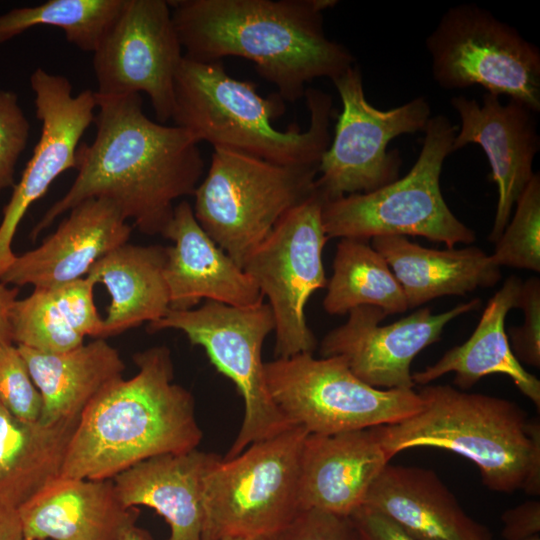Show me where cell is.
<instances>
[{
    "mask_svg": "<svg viewBox=\"0 0 540 540\" xmlns=\"http://www.w3.org/2000/svg\"><path fill=\"white\" fill-rule=\"evenodd\" d=\"M310 114L305 131H280L273 120L285 111L276 93L262 97L255 84L227 74L221 61L183 57L175 77L171 119L199 143L240 151L288 166L319 167L331 142L332 97L315 88L304 94Z\"/></svg>",
    "mask_w": 540,
    "mask_h": 540,
    "instance_id": "5",
    "label": "cell"
},
{
    "mask_svg": "<svg viewBox=\"0 0 540 540\" xmlns=\"http://www.w3.org/2000/svg\"><path fill=\"white\" fill-rule=\"evenodd\" d=\"M422 409L374 427L391 460L407 449H444L465 457L490 490L540 494V424L515 402L450 385H424Z\"/></svg>",
    "mask_w": 540,
    "mask_h": 540,
    "instance_id": "4",
    "label": "cell"
},
{
    "mask_svg": "<svg viewBox=\"0 0 540 540\" xmlns=\"http://www.w3.org/2000/svg\"><path fill=\"white\" fill-rule=\"evenodd\" d=\"M0 540H25L18 509L1 500Z\"/></svg>",
    "mask_w": 540,
    "mask_h": 540,
    "instance_id": "40",
    "label": "cell"
},
{
    "mask_svg": "<svg viewBox=\"0 0 540 540\" xmlns=\"http://www.w3.org/2000/svg\"><path fill=\"white\" fill-rule=\"evenodd\" d=\"M501 521V535L505 540H528L540 536V502H523L505 511Z\"/></svg>",
    "mask_w": 540,
    "mask_h": 540,
    "instance_id": "37",
    "label": "cell"
},
{
    "mask_svg": "<svg viewBox=\"0 0 540 540\" xmlns=\"http://www.w3.org/2000/svg\"><path fill=\"white\" fill-rule=\"evenodd\" d=\"M528 540H540V536H536V537L530 538Z\"/></svg>",
    "mask_w": 540,
    "mask_h": 540,
    "instance_id": "43",
    "label": "cell"
},
{
    "mask_svg": "<svg viewBox=\"0 0 540 540\" xmlns=\"http://www.w3.org/2000/svg\"><path fill=\"white\" fill-rule=\"evenodd\" d=\"M161 235L173 242L164 267L170 309H192L202 299L235 307L263 302L254 279L206 234L188 201L175 206Z\"/></svg>",
    "mask_w": 540,
    "mask_h": 540,
    "instance_id": "19",
    "label": "cell"
},
{
    "mask_svg": "<svg viewBox=\"0 0 540 540\" xmlns=\"http://www.w3.org/2000/svg\"><path fill=\"white\" fill-rule=\"evenodd\" d=\"M95 95V138L79 145L77 176L34 226L32 239L91 198L111 201L140 232L161 235L174 201L193 196L200 183L204 161L187 130L148 118L140 94Z\"/></svg>",
    "mask_w": 540,
    "mask_h": 540,
    "instance_id": "1",
    "label": "cell"
},
{
    "mask_svg": "<svg viewBox=\"0 0 540 540\" xmlns=\"http://www.w3.org/2000/svg\"><path fill=\"white\" fill-rule=\"evenodd\" d=\"M42 398L39 421L53 425L78 420L107 386L122 378L125 364L103 338L62 353L18 346Z\"/></svg>",
    "mask_w": 540,
    "mask_h": 540,
    "instance_id": "26",
    "label": "cell"
},
{
    "mask_svg": "<svg viewBox=\"0 0 540 540\" xmlns=\"http://www.w3.org/2000/svg\"><path fill=\"white\" fill-rule=\"evenodd\" d=\"M324 201L315 189L277 222L242 267L268 298L275 321V358L317 348L305 307L311 295L327 285L322 261L329 240L322 221Z\"/></svg>",
    "mask_w": 540,
    "mask_h": 540,
    "instance_id": "13",
    "label": "cell"
},
{
    "mask_svg": "<svg viewBox=\"0 0 540 540\" xmlns=\"http://www.w3.org/2000/svg\"><path fill=\"white\" fill-rule=\"evenodd\" d=\"M119 540H154L151 534L136 524L128 527L121 535Z\"/></svg>",
    "mask_w": 540,
    "mask_h": 540,
    "instance_id": "41",
    "label": "cell"
},
{
    "mask_svg": "<svg viewBox=\"0 0 540 540\" xmlns=\"http://www.w3.org/2000/svg\"><path fill=\"white\" fill-rule=\"evenodd\" d=\"M222 456L198 449L146 459L112 478L127 508L146 506L170 528L166 540H202L203 484Z\"/></svg>",
    "mask_w": 540,
    "mask_h": 540,
    "instance_id": "23",
    "label": "cell"
},
{
    "mask_svg": "<svg viewBox=\"0 0 540 540\" xmlns=\"http://www.w3.org/2000/svg\"><path fill=\"white\" fill-rule=\"evenodd\" d=\"M522 283L517 276H509L488 301L469 339L448 350L433 365L412 373L414 384L428 385L447 373H454V384L466 390L485 376L502 374L539 410L540 381L516 359L505 331L507 314L518 308Z\"/></svg>",
    "mask_w": 540,
    "mask_h": 540,
    "instance_id": "24",
    "label": "cell"
},
{
    "mask_svg": "<svg viewBox=\"0 0 540 540\" xmlns=\"http://www.w3.org/2000/svg\"><path fill=\"white\" fill-rule=\"evenodd\" d=\"M364 506L385 515L415 540H492L431 469L388 463Z\"/></svg>",
    "mask_w": 540,
    "mask_h": 540,
    "instance_id": "22",
    "label": "cell"
},
{
    "mask_svg": "<svg viewBox=\"0 0 540 540\" xmlns=\"http://www.w3.org/2000/svg\"><path fill=\"white\" fill-rule=\"evenodd\" d=\"M326 288L323 307L331 315H343L359 306H375L388 315L408 310L400 283L368 240L340 239Z\"/></svg>",
    "mask_w": 540,
    "mask_h": 540,
    "instance_id": "30",
    "label": "cell"
},
{
    "mask_svg": "<svg viewBox=\"0 0 540 540\" xmlns=\"http://www.w3.org/2000/svg\"><path fill=\"white\" fill-rule=\"evenodd\" d=\"M68 212L41 245L15 256L2 283L50 288L84 278L98 260L130 238L131 226L107 199H87Z\"/></svg>",
    "mask_w": 540,
    "mask_h": 540,
    "instance_id": "18",
    "label": "cell"
},
{
    "mask_svg": "<svg viewBox=\"0 0 540 540\" xmlns=\"http://www.w3.org/2000/svg\"><path fill=\"white\" fill-rule=\"evenodd\" d=\"M223 540H252V539H246V538H226Z\"/></svg>",
    "mask_w": 540,
    "mask_h": 540,
    "instance_id": "42",
    "label": "cell"
},
{
    "mask_svg": "<svg viewBox=\"0 0 540 540\" xmlns=\"http://www.w3.org/2000/svg\"><path fill=\"white\" fill-rule=\"evenodd\" d=\"M87 278L50 288H34L10 310L13 343L45 353H62L101 338L103 318Z\"/></svg>",
    "mask_w": 540,
    "mask_h": 540,
    "instance_id": "28",
    "label": "cell"
},
{
    "mask_svg": "<svg viewBox=\"0 0 540 540\" xmlns=\"http://www.w3.org/2000/svg\"><path fill=\"white\" fill-rule=\"evenodd\" d=\"M308 432L293 426L218 461L203 484L202 540H265L301 511L300 462Z\"/></svg>",
    "mask_w": 540,
    "mask_h": 540,
    "instance_id": "8",
    "label": "cell"
},
{
    "mask_svg": "<svg viewBox=\"0 0 540 540\" xmlns=\"http://www.w3.org/2000/svg\"><path fill=\"white\" fill-rule=\"evenodd\" d=\"M456 130L445 115L431 116L419 156L405 176L371 192L324 201L322 221L328 239L420 236L448 248L475 242L474 230L450 210L440 187Z\"/></svg>",
    "mask_w": 540,
    "mask_h": 540,
    "instance_id": "6",
    "label": "cell"
},
{
    "mask_svg": "<svg viewBox=\"0 0 540 540\" xmlns=\"http://www.w3.org/2000/svg\"><path fill=\"white\" fill-rule=\"evenodd\" d=\"M0 404L17 418L35 422L42 398L26 362L14 343L0 344Z\"/></svg>",
    "mask_w": 540,
    "mask_h": 540,
    "instance_id": "33",
    "label": "cell"
},
{
    "mask_svg": "<svg viewBox=\"0 0 540 540\" xmlns=\"http://www.w3.org/2000/svg\"><path fill=\"white\" fill-rule=\"evenodd\" d=\"M390 462L373 428L334 434H308L299 479L301 510L351 516Z\"/></svg>",
    "mask_w": 540,
    "mask_h": 540,
    "instance_id": "20",
    "label": "cell"
},
{
    "mask_svg": "<svg viewBox=\"0 0 540 540\" xmlns=\"http://www.w3.org/2000/svg\"><path fill=\"white\" fill-rule=\"evenodd\" d=\"M124 0H49L0 15V44L40 25L64 31L67 41L93 53L119 14Z\"/></svg>",
    "mask_w": 540,
    "mask_h": 540,
    "instance_id": "31",
    "label": "cell"
},
{
    "mask_svg": "<svg viewBox=\"0 0 540 540\" xmlns=\"http://www.w3.org/2000/svg\"><path fill=\"white\" fill-rule=\"evenodd\" d=\"M350 517L361 540H415L391 519L367 506H361Z\"/></svg>",
    "mask_w": 540,
    "mask_h": 540,
    "instance_id": "38",
    "label": "cell"
},
{
    "mask_svg": "<svg viewBox=\"0 0 540 540\" xmlns=\"http://www.w3.org/2000/svg\"><path fill=\"white\" fill-rule=\"evenodd\" d=\"M474 298L452 309L433 314L421 308L391 324L381 325L388 316L375 306L349 311L347 321L330 330L321 340V357L341 356L351 372L378 389H413L411 363L426 347L437 342L445 326L467 312L478 309Z\"/></svg>",
    "mask_w": 540,
    "mask_h": 540,
    "instance_id": "16",
    "label": "cell"
},
{
    "mask_svg": "<svg viewBox=\"0 0 540 540\" xmlns=\"http://www.w3.org/2000/svg\"><path fill=\"white\" fill-rule=\"evenodd\" d=\"M371 246L384 258L400 283L408 309L449 295H465L496 285L500 267L482 249H431L404 236H379Z\"/></svg>",
    "mask_w": 540,
    "mask_h": 540,
    "instance_id": "25",
    "label": "cell"
},
{
    "mask_svg": "<svg viewBox=\"0 0 540 540\" xmlns=\"http://www.w3.org/2000/svg\"><path fill=\"white\" fill-rule=\"evenodd\" d=\"M450 104L461 121L452 153L477 144L491 167L498 199L488 239L495 243L511 219L517 199L535 174L532 166L540 149L538 113L514 99L502 104L498 95L488 92L483 94L482 104L464 95L452 97Z\"/></svg>",
    "mask_w": 540,
    "mask_h": 540,
    "instance_id": "17",
    "label": "cell"
},
{
    "mask_svg": "<svg viewBox=\"0 0 540 540\" xmlns=\"http://www.w3.org/2000/svg\"><path fill=\"white\" fill-rule=\"evenodd\" d=\"M18 293L19 288L8 286L0 281V344L13 343L10 310Z\"/></svg>",
    "mask_w": 540,
    "mask_h": 540,
    "instance_id": "39",
    "label": "cell"
},
{
    "mask_svg": "<svg viewBox=\"0 0 540 540\" xmlns=\"http://www.w3.org/2000/svg\"><path fill=\"white\" fill-rule=\"evenodd\" d=\"M434 81L444 89L481 86L540 111V50L474 4L450 7L426 38Z\"/></svg>",
    "mask_w": 540,
    "mask_h": 540,
    "instance_id": "11",
    "label": "cell"
},
{
    "mask_svg": "<svg viewBox=\"0 0 540 540\" xmlns=\"http://www.w3.org/2000/svg\"><path fill=\"white\" fill-rule=\"evenodd\" d=\"M270 396L293 426L334 434L400 422L423 401L414 390L378 389L357 378L341 356L299 353L264 363Z\"/></svg>",
    "mask_w": 540,
    "mask_h": 540,
    "instance_id": "9",
    "label": "cell"
},
{
    "mask_svg": "<svg viewBox=\"0 0 540 540\" xmlns=\"http://www.w3.org/2000/svg\"><path fill=\"white\" fill-rule=\"evenodd\" d=\"M512 219L495 242L497 265L540 271V174L535 173L515 203Z\"/></svg>",
    "mask_w": 540,
    "mask_h": 540,
    "instance_id": "32",
    "label": "cell"
},
{
    "mask_svg": "<svg viewBox=\"0 0 540 540\" xmlns=\"http://www.w3.org/2000/svg\"><path fill=\"white\" fill-rule=\"evenodd\" d=\"M318 170L215 147L207 175L193 195L195 218L242 268L277 222L315 192Z\"/></svg>",
    "mask_w": 540,
    "mask_h": 540,
    "instance_id": "7",
    "label": "cell"
},
{
    "mask_svg": "<svg viewBox=\"0 0 540 540\" xmlns=\"http://www.w3.org/2000/svg\"><path fill=\"white\" fill-rule=\"evenodd\" d=\"M133 361L138 372L107 386L82 412L60 477L112 479L146 459L198 449L194 397L173 382L169 348L145 349Z\"/></svg>",
    "mask_w": 540,
    "mask_h": 540,
    "instance_id": "3",
    "label": "cell"
},
{
    "mask_svg": "<svg viewBox=\"0 0 540 540\" xmlns=\"http://www.w3.org/2000/svg\"><path fill=\"white\" fill-rule=\"evenodd\" d=\"M25 540H119L137 507L119 500L112 479L58 477L18 508Z\"/></svg>",
    "mask_w": 540,
    "mask_h": 540,
    "instance_id": "21",
    "label": "cell"
},
{
    "mask_svg": "<svg viewBox=\"0 0 540 540\" xmlns=\"http://www.w3.org/2000/svg\"><path fill=\"white\" fill-rule=\"evenodd\" d=\"M184 56L199 62L241 57L255 64L283 101L304 97L306 84L331 81L355 65L343 44L329 39L323 12L336 0L168 1Z\"/></svg>",
    "mask_w": 540,
    "mask_h": 540,
    "instance_id": "2",
    "label": "cell"
},
{
    "mask_svg": "<svg viewBox=\"0 0 540 540\" xmlns=\"http://www.w3.org/2000/svg\"><path fill=\"white\" fill-rule=\"evenodd\" d=\"M518 308L524 314L520 327L509 328V344L519 362L540 367V280L531 277L522 283Z\"/></svg>",
    "mask_w": 540,
    "mask_h": 540,
    "instance_id": "35",
    "label": "cell"
},
{
    "mask_svg": "<svg viewBox=\"0 0 540 540\" xmlns=\"http://www.w3.org/2000/svg\"><path fill=\"white\" fill-rule=\"evenodd\" d=\"M165 0H124L93 52L99 95H148L159 123L171 119L176 73L184 57Z\"/></svg>",
    "mask_w": 540,
    "mask_h": 540,
    "instance_id": "14",
    "label": "cell"
},
{
    "mask_svg": "<svg viewBox=\"0 0 540 540\" xmlns=\"http://www.w3.org/2000/svg\"><path fill=\"white\" fill-rule=\"evenodd\" d=\"M165 329L179 330L192 345L201 346L243 399L242 425L223 459L235 457L252 443L293 427L272 400L265 379L262 347L275 329L268 303L235 307L206 300L198 308L169 309L147 326L151 333Z\"/></svg>",
    "mask_w": 540,
    "mask_h": 540,
    "instance_id": "10",
    "label": "cell"
},
{
    "mask_svg": "<svg viewBox=\"0 0 540 540\" xmlns=\"http://www.w3.org/2000/svg\"><path fill=\"white\" fill-rule=\"evenodd\" d=\"M167 246L125 243L98 260L86 277L111 297L101 338L162 318L170 309L164 278Z\"/></svg>",
    "mask_w": 540,
    "mask_h": 540,
    "instance_id": "27",
    "label": "cell"
},
{
    "mask_svg": "<svg viewBox=\"0 0 540 540\" xmlns=\"http://www.w3.org/2000/svg\"><path fill=\"white\" fill-rule=\"evenodd\" d=\"M36 117L41 121L39 140L12 195L3 208L0 222V278L16 254L12 243L30 206L44 196L62 173L76 169L79 142L94 122L95 92L83 90L76 96L70 81L43 68L30 77Z\"/></svg>",
    "mask_w": 540,
    "mask_h": 540,
    "instance_id": "15",
    "label": "cell"
},
{
    "mask_svg": "<svg viewBox=\"0 0 540 540\" xmlns=\"http://www.w3.org/2000/svg\"><path fill=\"white\" fill-rule=\"evenodd\" d=\"M30 124L13 91L0 90V193L15 185V170L26 148Z\"/></svg>",
    "mask_w": 540,
    "mask_h": 540,
    "instance_id": "34",
    "label": "cell"
},
{
    "mask_svg": "<svg viewBox=\"0 0 540 540\" xmlns=\"http://www.w3.org/2000/svg\"><path fill=\"white\" fill-rule=\"evenodd\" d=\"M78 421H23L0 404L1 501L18 509L60 476Z\"/></svg>",
    "mask_w": 540,
    "mask_h": 540,
    "instance_id": "29",
    "label": "cell"
},
{
    "mask_svg": "<svg viewBox=\"0 0 540 540\" xmlns=\"http://www.w3.org/2000/svg\"><path fill=\"white\" fill-rule=\"evenodd\" d=\"M332 82L342 111L315 180V189L325 201L371 192L397 180L402 159L398 150L387 151L389 142L423 131L431 117L430 105L422 96L388 110L371 105L357 65Z\"/></svg>",
    "mask_w": 540,
    "mask_h": 540,
    "instance_id": "12",
    "label": "cell"
},
{
    "mask_svg": "<svg viewBox=\"0 0 540 540\" xmlns=\"http://www.w3.org/2000/svg\"><path fill=\"white\" fill-rule=\"evenodd\" d=\"M265 540H361L349 516L301 510L282 530Z\"/></svg>",
    "mask_w": 540,
    "mask_h": 540,
    "instance_id": "36",
    "label": "cell"
}]
</instances>
